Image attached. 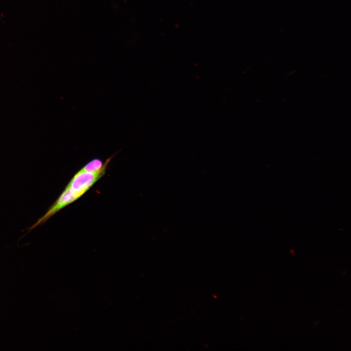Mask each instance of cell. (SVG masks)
Segmentation results:
<instances>
[{"label":"cell","mask_w":351,"mask_h":351,"mask_svg":"<svg viewBox=\"0 0 351 351\" xmlns=\"http://www.w3.org/2000/svg\"><path fill=\"white\" fill-rule=\"evenodd\" d=\"M102 159L99 158H94L89 161L80 170L88 172H96L100 170L104 166Z\"/></svg>","instance_id":"cell-1"}]
</instances>
